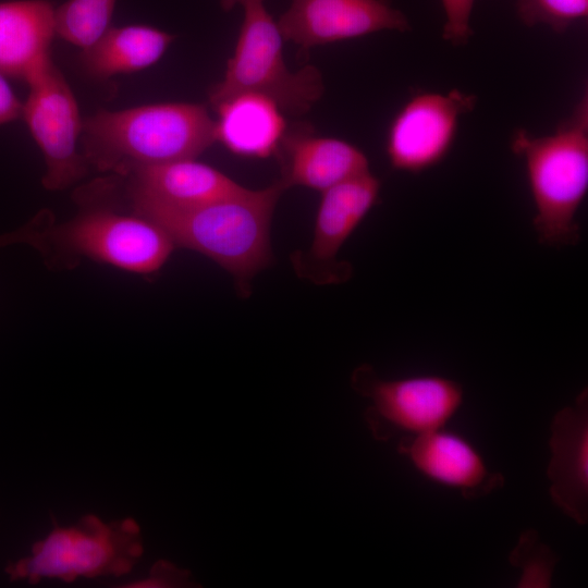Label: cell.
I'll use <instances>...</instances> for the list:
<instances>
[{
    "mask_svg": "<svg viewBox=\"0 0 588 588\" xmlns=\"http://www.w3.org/2000/svg\"><path fill=\"white\" fill-rule=\"evenodd\" d=\"M511 149L525 161L539 243L553 247L578 243L576 217L588 191L587 90L553 134L536 136L519 128Z\"/></svg>",
    "mask_w": 588,
    "mask_h": 588,
    "instance_id": "obj_3",
    "label": "cell"
},
{
    "mask_svg": "<svg viewBox=\"0 0 588 588\" xmlns=\"http://www.w3.org/2000/svg\"><path fill=\"white\" fill-rule=\"evenodd\" d=\"M86 157L101 170L197 158L216 143L215 119L195 102H158L99 110L83 121Z\"/></svg>",
    "mask_w": 588,
    "mask_h": 588,
    "instance_id": "obj_2",
    "label": "cell"
},
{
    "mask_svg": "<svg viewBox=\"0 0 588 588\" xmlns=\"http://www.w3.org/2000/svg\"><path fill=\"white\" fill-rule=\"evenodd\" d=\"M515 8L524 25H547L559 34L588 16V0H516Z\"/></svg>",
    "mask_w": 588,
    "mask_h": 588,
    "instance_id": "obj_20",
    "label": "cell"
},
{
    "mask_svg": "<svg viewBox=\"0 0 588 588\" xmlns=\"http://www.w3.org/2000/svg\"><path fill=\"white\" fill-rule=\"evenodd\" d=\"M380 191L381 181L368 171L321 192L310 247L305 253H293L291 258L298 275L318 284L350 279L352 266L338 261L336 256L377 204Z\"/></svg>",
    "mask_w": 588,
    "mask_h": 588,
    "instance_id": "obj_10",
    "label": "cell"
},
{
    "mask_svg": "<svg viewBox=\"0 0 588 588\" xmlns=\"http://www.w3.org/2000/svg\"><path fill=\"white\" fill-rule=\"evenodd\" d=\"M351 383L357 393L372 402L366 419L380 440L396 430L416 433L437 430L463 401L462 385L439 376L384 380L370 366L363 365L353 372Z\"/></svg>",
    "mask_w": 588,
    "mask_h": 588,
    "instance_id": "obj_7",
    "label": "cell"
},
{
    "mask_svg": "<svg viewBox=\"0 0 588 588\" xmlns=\"http://www.w3.org/2000/svg\"><path fill=\"white\" fill-rule=\"evenodd\" d=\"M244 0H220L221 8L224 11H230L237 4H242Z\"/></svg>",
    "mask_w": 588,
    "mask_h": 588,
    "instance_id": "obj_26",
    "label": "cell"
},
{
    "mask_svg": "<svg viewBox=\"0 0 588 588\" xmlns=\"http://www.w3.org/2000/svg\"><path fill=\"white\" fill-rule=\"evenodd\" d=\"M192 581L187 571L180 569L170 562L158 561L146 577L128 583L124 587H186Z\"/></svg>",
    "mask_w": 588,
    "mask_h": 588,
    "instance_id": "obj_23",
    "label": "cell"
},
{
    "mask_svg": "<svg viewBox=\"0 0 588 588\" xmlns=\"http://www.w3.org/2000/svg\"><path fill=\"white\" fill-rule=\"evenodd\" d=\"M44 237L45 234L41 231H37L34 224H29L17 231L0 235V248L16 243H27L42 248Z\"/></svg>",
    "mask_w": 588,
    "mask_h": 588,
    "instance_id": "obj_25",
    "label": "cell"
},
{
    "mask_svg": "<svg viewBox=\"0 0 588 588\" xmlns=\"http://www.w3.org/2000/svg\"><path fill=\"white\" fill-rule=\"evenodd\" d=\"M174 38L162 29L143 24L111 26L96 42L83 49L82 65L88 75L98 79L138 72L157 63Z\"/></svg>",
    "mask_w": 588,
    "mask_h": 588,
    "instance_id": "obj_18",
    "label": "cell"
},
{
    "mask_svg": "<svg viewBox=\"0 0 588 588\" xmlns=\"http://www.w3.org/2000/svg\"><path fill=\"white\" fill-rule=\"evenodd\" d=\"M285 188L304 186L323 192L369 170L365 152L334 137L320 136L306 124L287 126L275 155Z\"/></svg>",
    "mask_w": 588,
    "mask_h": 588,
    "instance_id": "obj_12",
    "label": "cell"
},
{
    "mask_svg": "<svg viewBox=\"0 0 588 588\" xmlns=\"http://www.w3.org/2000/svg\"><path fill=\"white\" fill-rule=\"evenodd\" d=\"M132 172L135 181L132 197L175 208L222 200L247 189L196 158L143 166Z\"/></svg>",
    "mask_w": 588,
    "mask_h": 588,
    "instance_id": "obj_14",
    "label": "cell"
},
{
    "mask_svg": "<svg viewBox=\"0 0 588 588\" xmlns=\"http://www.w3.org/2000/svg\"><path fill=\"white\" fill-rule=\"evenodd\" d=\"M140 529L133 518L105 523L94 514L75 525L56 526L35 542L29 555L9 562L10 581L37 584L44 578L73 581L79 577L122 576L143 555Z\"/></svg>",
    "mask_w": 588,
    "mask_h": 588,
    "instance_id": "obj_5",
    "label": "cell"
},
{
    "mask_svg": "<svg viewBox=\"0 0 588 588\" xmlns=\"http://www.w3.org/2000/svg\"><path fill=\"white\" fill-rule=\"evenodd\" d=\"M510 561L522 568L518 587H549L556 556L542 543L535 530L522 535L513 549Z\"/></svg>",
    "mask_w": 588,
    "mask_h": 588,
    "instance_id": "obj_21",
    "label": "cell"
},
{
    "mask_svg": "<svg viewBox=\"0 0 588 588\" xmlns=\"http://www.w3.org/2000/svg\"><path fill=\"white\" fill-rule=\"evenodd\" d=\"M117 0H68L54 10L56 35L82 50L110 27Z\"/></svg>",
    "mask_w": 588,
    "mask_h": 588,
    "instance_id": "obj_19",
    "label": "cell"
},
{
    "mask_svg": "<svg viewBox=\"0 0 588 588\" xmlns=\"http://www.w3.org/2000/svg\"><path fill=\"white\" fill-rule=\"evenodd\" d=\"M29 91L22 118L42 152L47 189L59 191L79 180L86 171L77 150L83 121L75 96L50 59L27 82Z\"/></svg>",
    "mask_w": 588,
    "mask_h": 588,
    "instance_id": "obj_6",
    "label": "cell"
},
{
    "mask_svg": "<svg viewBox=\"0 0 588 588\" xmlns=\"http://www.w3.org/2000/svg\"><path fill=\"white\" fill-rule=\"evenodd\" d=\"M400 452L427 477L478 498L503 485L500 474L488 471L480 455L462 438L437 430L417 433L400 443Z\"/></svg>",
    "mask_w": 588,
    "mask_h": 588,
    "instance_id": "obj_15",
    "label": "cell"
},
{
    "mask_svg": "<svg viewBox=\"0 0 588 588\" xmlns=\"http://www.w3.org/2000/svg\"><path fill=\"white\" fill-rule=\"evenodd\" d=\"M0 73V124L14 121L22 117L23 103Z\"/></svg>",
    "mask_w": 588,
    "mask_h": 588,
    "instance_id": "obj_24",
    "label": "cell"
},
{
    "mask_svg": "<svg viewBox=\"0 0 588 588\" xmlns=\"http://www.w3.org/2000/svg\"><path fill=\"white\" fill-rule=\"evenodd\" d=\"M445 15L442 37L452 46L466 45L471 35V13L475 0H441Z\"/></svg>",
    "mask_w": 588,
    "mask_h": 588,
    "instance_id": "obj_22",
    "label": "cell"
},
{
    "mask_svg": "<svg viewBox=\"0 0 588 588\" xmlns=\"http://www.w3.org/2000/svg\"><path fill=\"white\" fill-rule=\"evenodd\" d=\"M286 188L277 181L222 200L175 208L133 198L136 213L154 221L175 246L198 252L226 270L242 297L252 281L273 260L270 226L277 203Z\"/></svg>",
    "mask_w": 588,
    "mask_h": 588,
    "instance_id": "obj_1",
    "label": "cell"
},
{
    "mask_svg": "<svg viewBox=\"0 0 588 588\" xmlns=\"http://www.w3.org/2000/svg\"><path fill=\"white\" fill-rule=\"evenodd\" d=\"M477 100L474 94L458 89L414 95L393 117L387 132L385 154L391 167L417 174L440 163L453 146L461 117L471 111Z\"/></svg>",
    "mask_w": 588,
    "mask_h": 588,
    "instance_id": "obj_9",
    "label": "cell"
},
{
    "mask_svg": "<svg viewBox=\"0 0 588 588\" xmlns=\"http://www.w3.org/2000/svg\"><path fill=\"white\" fill-rule=\"evenodd\" d=\"M301 51L382 30L406 32L408 19L390 0H292L277 22Z\"/></svg>",
    "mask_w": 588,
    "mask_h": 588,
    "instance_id": "obj_11",
    "label": "cell"
},
{
    "mask_svg": "<svg viewBox=\"0 0 588 588\" xmlns=\"http://www.w3.org/2000/svg\"><path fill=\"white\" fill-rule=\"evenodd\" d=\"M244 16L223 78L209 89L212 106L243 93L272 99L284 114L302 115L323 94L321 73L314 65L293 72L283 57V36L265 0H244Z\"/></svg>",
    "mask_w": 588,
    "mask_h": 588,
    "instance_id": "obj_4",
    "label": "cell"
},
{
    "mask_svg": "<svg viewBox=\"0 0 588 588\" xmlns=\"http://www.w3.org/2000/svg\"><path fill=\"white\" fill-rule=\"evenodd\" d=\"M57 238L68 250L139 274L159 270L175 248L154 221L108 209L76 217L57 232Z\"/></svg>",
    "mask_w": 588,
    "mask_h": 588,
    "instance_id": "obj_8",
    "label": "cell"
},
{
    "mask_svg": "<svg viewBox=\"0 0 588 588\" xmlns=\"http://www.w3.org/2000/svg\"><path fill=\"white\" fill-rule=\"evenodd\" d=\"M54 10L49 0L0 2V73L26 83L51 59Z\"/></svg>",
    "mask_w": 588,
    "mask_h": 588,
    "instance_id": "obj_16",
    "label": "cell"
},
{
    "mask_svg": "<svg viewBox=\"0 0 588 588\" xmlns=\"http://www.w3.org/2000/svg\"><path fill=\"white\" fill-rule=\"evenodd\" d=\"M212 108L217 113L216 143L244 158L264 159L277 155L287 124L284 112L272 99L243 93Z\"/></svg>",
    "mask_w": 588,
    "mask_h": 588,
    "instance_id": "obj_17",
    "label": "cell"
},
{
    "mask_svg": "<svg viewBox=\"0 0 588 588\" xmlns=\"http://www.w3.org/2000/svg\"><path fill=\"white\" fill-rule=\"evenodd\" d=\"M548 477L552 501L584 525L588 518V393L556 413L551 424Z\"/></svg>",
    "mask_w": 588,
    "mask_h": 588,
    "instance_id": "obj_13",
    "label": "cell"
}]
</instances>
